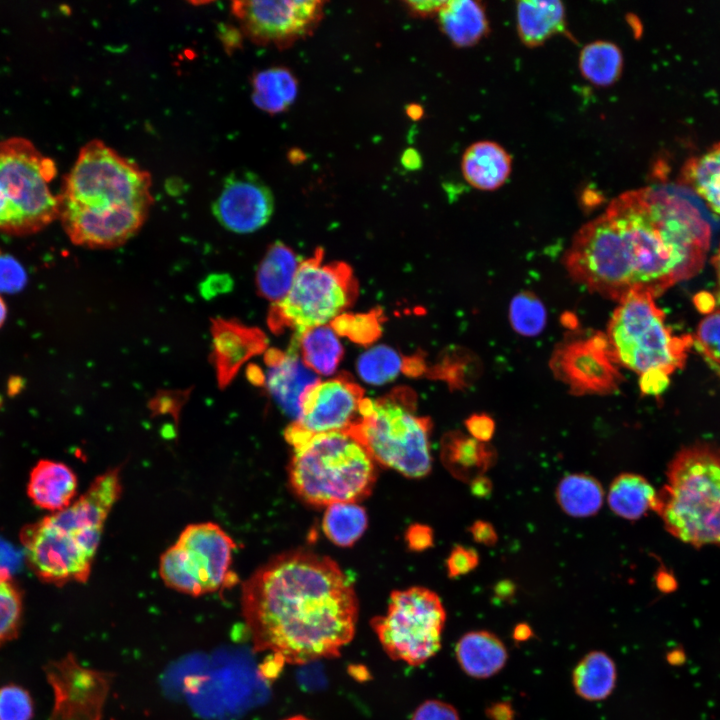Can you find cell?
<instances>
[{"instance_id": "obj_1", "label": "cell", "mask_w": 720, "mask_h": 720, "mask_svg": "<svg viewBox=\"0 0 720 720\" xmlns=\"http://www.w3.org/2000/svg\"><path fill=\"white\" fill-rule=\"evenodd\" d=\"M241 607L254 650L278 664L339 657L358 619L351 580L332 559L303 550L258 568L242 585Z\"/></svg>"}, {"instance_id": "obj_2", "label": "cell", "mask_w": 720, "mask_h": 720, "mask_svg": "<svg viewBox=\"0 0 720 720\" xmlns=\"http://www.w3.org/2000/svg\"><path fill=\"white\" fill-rule=\"evenodd\" d=\"M604 214L631 293L656 298L703 267L711 226L680 187L663 184L625 192Z\"/></svg>"}, {"instance_id": "obj_3", "label": "cell", "mask_w": 720, "mask_h": 720, "mask_svg": "<svg viewBox=\"0 0 720 720\" xmlns=\"http://www.w3.org/2000/svg\"><path fill=\"white\" fill-rule=\"evenodd\" d=\"M151 185L147 171L92 140L64 177L58 218L77 245L119 246L143 225L153 202Z\"/></svg>"}, {"instance_id": "obj_4", "label": "cell", "mask_w": 720, "mask_h": 720, "mask_svg": "<svg viewBox=\"0 0 720 720\" xmlns=\"http://www.w3.org/2000/svg\"><path fill=\"white\" fill-rule=\"evenodd\" d=\"M121 492L120 469H110L65 509L25 525L20 542L31 571L49 584L86 582Z\"/></svg>"}, {"instance_id": "obj_5", "label": "cell", "mask_w": 720, "mask_h": 720, "mask_svg": "<svg viewBox=\"0 0 720 720\" xmlns=\"http://www.w3.org/2000/svg\"><path fill=\"white\" fill-rule=\"evenodd\" d=\"M654 511L680 541L694 547L720 545V453L705 445L681 449L668 467Z\"/></svg>"}, {"instance_id": "obj_6", "label": "cell", "mask_w": 720, "mask_h": 720, "mask_svg": "<svg viewBox=\"0 0 720 720\" xmlns=\"http://www.w3.org/2000/svg\"><path fill=\"white\" fill-rule=\"evenodd\" d=\"M374 462L366 448L348 433L318 434L294 448L289 482L297 496L313 506L355 503L373 489Z\"/></svg>"}, {"instance_id": "obj_7", "label": "cell", "mask_w": 720, "mask_h": 720, "mask_svg": "<svg viewBox=\"0 0 720 720\" xmlns=\"http://www.w3.org/2000/svg\"><path fill=\"white\" fill-rule=\"evenodd\" d=\"M361 420L348 433L374 461L406 477L421 478L431 471L432 421L416 414V395L405 387L361 404Z\"/></svg>"}, {"instance_id": "obj_8", "label": "cell", "mask_w": 720, "mask_h": 720, "mask_svg": "<svg viewBox=\"0 0 720 720\" xmlns=\"http://www.w3.org/2000/svg\"><path fill=\"white\" fill-rule=\"evenodd\" d=\"M55 162L23 137L0 140V233L28 235L59 216Z\"/></svg>"}, {"instance_id": "obj_9", "label": "cell", "mask_w": 720, "mask_h": 720, "mask_svg": "<svg viewBox=\"0 0 720 720\" xmlns=\"http://www.w3.org/2000/svg\"><path fill=\"white\" fill-rule=\"evenodd\" d=\"M654 299L646 292L628 294L614 311L606 337L617 364L640 376L657 372L669 377L685 365L693 338L674 334Z\"/></svg>"}, {"instance_id": "obj_10", "label": "cell", "mask_w": 720, "mask_h": 720, "mask_svg": "<svg viewBox=\"0 0 720 720\" xmlns=\"http://www.w3.org/2000/svg\"><path fill=\"white\" fill-rule=\"evenodd\" d=\"M323 257V249L318 248L300 263L287 295L272 304L267 322L274 333L286 329L301 333L322 326L355 301L358 283L351 267L343 262L324 264Z\"/></svg>"}, {"instance_id": "obj_11", "label": "cell", "mask_w": 720, "mask_h": 720, "mask_svg": "<svg viewBox=\"0 0 720 720\" xmlns=\"http://www.w3.org/2000/svg\"><path fill=\"white\" fill-rule=\"evenodd\" d=\"M237 545L218 524L186 526L160 557L159 574L171 589L201 596L235 585L233 554Z\"/></svg>"}, {"instance_id": "obj_12", "label": "cell", "mask_w": 720, "mask_h": 720, "mask_svg": "<svg viewBox=\"0 0 720 720\" xmlns=\"http://www.w3.org/2000/svg\"><path fill=\"white\" fill-rule=\"evenodd\" d=\"M445 620L439 596L417 586L393 591L386 615L375 616L370 625L392 660L419 666L441 648Z\"/></svg>"}, {"instance_id": "obj_13", "label": "cell", "mask_w": 720, "mask_h": 720, "mask_svg": "<svg viewBox=\"0 0 720 720\" xmlns=\"http://www.w3.org/2000/svg\"><path fill=\"white\" fill-rule=\"evenodd\" d=\"M325 2L233 1L231 11L240 30L258 45L287 48L314 32L324 15Z\"/></svg>"}, {"instance_id": "obj_14", "label": "cell", "mask_w": 720, "mask_h": 720, "mask_svg": "<svg viewBox=\"0 0 720 720\" xmlns=\"http://www.w3.org/2000/svg\"><path fill=\"white\" fill-rule=\"evenodd\" d=\"M550 366L554 376L574 395H608L623 381L606 335L563 343L554 351Z\"/></svg>"}, {"instance_id": "obj_15", "label": "cell", "mask_w": 720, "mask_h": 720, "mask_svg": "<svg viewBox=\"0 0 720 720\" xmlns=\"http://www.w3.org/2000/svg\"><path fill=\"white\" fill-rule=\"evenodd\" d=\"M364 390L347 373L306 388L300 399L298 427L310 436L348 432L362 418Z\"/></svg>"}, {"instance_id": "obj_16", "label": "cell", "mask_w": 720, "mask_h": 720, "mask_svg": "<svg viewBox=\"0 0 720 720\" xmlns=\"http://www.w3.org/2000/svg\"><path fill=\"white\" fill-rule=\"evenodd\" d=\"M212 210L227 230L251 233L270 220L274 198L270 188L256 174L236 171L225 178Z\"/></svg>"}, {"instance_id": "obj_17", "label": "cell", "mask_w": 720, "mask_h": 720, "mask_svg": "<svg viewBox=\"0 0 720 720\" xmlns=\"http://www.w3.org/2000/svg\"><path fill=\"white\" fill-rule=\"evenodd\" d=\"M211 334V361L218 386L222 389L231 383L246 361L264 352L267 347V338L260 329L236 320L213 319Z\"/></svg>"}, {"instance_id": "obj_18", "label": "cell", "mask_w": 720, "mask_h": 720, "mask_svg": "<svg viewBox=\"0 0 720 720\" xmlns=\"http://www.w3.org/2000/svg\"><path fill=\"white\" fill-rule=\"evenodd\" d=\"M264 359L268 366L263 382L266 389L280 408L297 420L300 417L301 396L307 387L320 379L305 366L292 343L287 352L268 350Z\"/></svg>"}, {"instance_id": "obj_19", "label": "cell", "mask_w": 720, "mask_h": 720, "mask_svg": "<svg viewBox=\"0 0 720 720\" xmlns=\"http://www.w3.org/2000/svg\"><path fill=\"white\" fill-rule=\"evenodd\" d=\"M77 487V477L69 466L43 459L35 464L29 474L27 494L34 505L53 513L73 502Z\"/></svg>"}, {"instance_id": "obj_20", "label": "cell", "mask_w": 720, "mask_h": 720, "mask_svg": "<svg viewBox=\"0 0 720 720\" xmlns=\"http://www.w3.org/2000/svg\"><path fill=\"white\" fill-rule=\"evenodd\" d=\"M441 459L456 479L470 483L482 476L497 461L495 448L460 431L446 433L441 441Z\"/></svg>"}, {"instance_id": "obj_21", "label": "cell", "mask_w": 720, "mask_h": 720, "mask_svg": "<svg viewBox=\"0 0 720 720\" xmlns=\"http://www.w3.org/2000/svg\"><path fill=\"white\" fill-rule=\"evenodd\" d=\"M461 169L465 180L474 188L493 191L509 178L512 159L509 153L493 141H479L464 152Z\"/></svg>"}, {"instance_id": "obj_22", "label": "cell", "mask_w": 720, "mask_h": 720, "mask_svg": "<svg viewBox=\"0 0 720 720\" xmlns=\"http://www.w3.org/2000/svg\"><path fill=\"white\" fill-rule=\"evenodd\" d=\"M456 659L471 677L484 679L499 672L506 664L508 653L502 641L488 631H471L456 644Z\"/></svg>"}, {"instance_id": "obj_23", "label": "cell", "mask_w": 720, "mask_h": 720, "mask_svg": "<svg viewBox=\"0 0 720 720\" xmlns=\"http://www.w3.org/2000/svg\"><path fill=\"white\" fill-rule=\"evenodd\" d=\"M441 31L457 47H470L488 32V19L479 1H445L437 14Z\"/></svg>"}, {"instance_id": "obj_24", "label": "cell", "mask_w": 720, "mask_h": 720, "mask_svg": "<svg viewBox=\"0 0 720 720\" xmlns=\"http://www.w3.org/2000/svg\"><path fill=\"white\" fill-rule=\"evenodd\" d=\"M517 29L521 41L534 47L541 45L565 26V8L557 0L519 1L516 7Z\"/></svg>"}, {"instance_id": "obj_25", "label": "cell", "mask_w": 720, "mask_h": 720, "mask_svg": "<svg viewBox=\"0 0 720 720\" xmlns=\"http://www.w3.org/2000/svg\"><path fill=\"white\" fill-rule=\"evenodd\" d=\"M300 266L296 253L284 243L276 241L265 253L256 272V287L260 296L273 303L289 292Z\"/></svg>"}, {"instance_id": "obj_26", "label": "cell", "mask_w": 720, "mask_h": 720, "mask_svg": "<svg viewBox=\"0 0 720 720\" xmlns=\"http://www.w3.org/2000/svg\"><path fill=\"white\" fill-rule=\"evenodd\" d=\"M292 344L302 362L316 374L328 376L338 367L344 349L331 326H318L295 333Z\"/></svg>"}, {"instance_id": "obj_27", "label": "cell", "mask_w": 720, "mask_h": 720, "mask_svg": "<svg viewBox=\"0 0 720 720\" xmlns=\"http://www.w3.org/2000/svg\"><path fill=\"white\" fill-rule=\"evenodd\" d=\"M608 504L616 515L635 521L655 510L657 492L643 476L622 473L610 485Z\"/></svg>"}, {"instance_id": "obj_28", "label": "cell", "mask_w": 720, "mask_h": 720, "mask_svg": "<svg viewBox=\"0 0 720 720\" xmlns=\"http://www.w3.org/2000/svg\"><path fill=\"white\" fill-rule=\"evenodd\" d=\"M253 103L264 112L278 114L295 101L298 81L286 67H271L258 71L252 78Z\"/></svg>"}, {"instance_id": "obj_29", "label": "cell", "mask_w": 720, "mask_h": 720, "mask_svg": "<svg viewBox=\"0 0 720 720\" xmlns=\"http://www.w3.org/2000/svg\"><path fill=\"white\" fill-rule=\"evenodd\" d=\"M572 682L578 696L589 701L603 700L615 688V663L606 653L592 651L576 665Z\"/></svg>"}, {"instance_id": "obj_30", "label": "cell", "mask_w": 720, "mask_h": 720, "mask_svg": "<svg viewBox=\"0 0 720 720\" xmlns=\"http://www.w3.org/2000/svg\"><path fill=\"white\" fill-rule=\"evenodd\" d=\"M682 173L686 184L720 217V143L689 159Z\"/></svg>"}, {"instance_id": "obj_31", "label": "cell", "mask_w": 720, "mask_h": 720, "mask_svg": "<svg viewBox=\"0 0 720 720\" xmlns=\"http://www.w3.org/2000/svg\"><path fill=\"white\" fill-rule=\"evenodd\" d=\"M561 509L573 517H589L596 514L604 499L600 482L586 474H569L562 478L556 489Z\"/></svg>"}, {"instance_id": "obj_32", "label": "cell", "mask_w": 720, "mask_h": 720, "mask_svg": "<svg viewBox=\"0 0 720 720\" xmlns=\"http://www.w3.org/2000/svg\"><path fill=\"white\" fill-rule=\"evenodd\" d=\"M579 69L583 77L596 86L615 83L623 69L620 48L609 41L597 40L583 47L579 55Z\"/></svg>"}, {"instance_id": "obj_33", "label": "cell", "mask_w": 720, "mask_h": 720, "mask_svg": "<svg viewBox=\"0 0 720 720\" xmlns=\"http://www.w3.org/2000/svg\"><path fill=\"white\" fill-rule=\"evenodd\" d=\"M368 518L363 507L352 502H340L327 506L322 527L334 544L342 547L353 545L367 528Z\"/></svg>"}, {"instance_id": "obj_34", "label": "cell", "mask_w": 720, "mask_h": 720, "mask_svg": "<svg viewBox=\"0 0 720 720\" xmlns=\"http://www.w3.org/2000/svg\"><path fill=\"white\" fill-rule=\"evenodd\" d=\"M407 359L387 345L374 346L360 355L357 371L361 379L371 385H382L405 371Z\"/></svg>"}, {"instance_id": "obj_35", "label": "cell", "mask_w": 720, "mask_h": 720, "mask_svg": "<svg viewBox=\"0 0 720 720\" xmlns=\"http://www.w3.org/2000/svg\"><path fill=\"white\" fill-rule=\"evenodd\" d=\"M546 309L542 301L530 291L515 295L509 307L512 328L522 336H536L546 324Z\"/></svg>"}, {"instance_id": "obj_36", "label": "cell", "mask_w": 720, "mask_h": 720, "mask_svg": "<svg viewBox=\"0 0 720 720\" xmlns=\"http://www.w3.org/2000/svg\"><path fill=\"white\" fill-rule=\"evenodd\" d=\"M21 617V592L9 571L0 567V646L16 636Z\"/></svg>"}, {"instance_id": "obj_37", "label": "cell", "mask_w": 720, "mask_h": 720, "mask_svg": "<svg viewBox=\"0 0 720 720\" xmlns=\"http://www.w3.org/2000/svg\"><path fill=\"white\" fill-rule=\"evenodd\" d=\"M382 319V313L378 309L355 315L344 313L332 320L330 326L336 334L348 337L357 344L367 345L381 335Z\"/></svg>"}, {"instance_id": "obj_38", "label": "cell", "mask_w": 720, "mask_h": 720, "mask_svg": "<svg viewBox=\"0 0 720 720\" xmlns=\"http://www.w3.org/2000/svg\"><path fill=\"white\" fill-rule=\"evenodd\" d=\"M693 344L715 365H720V310L712 311L699 323Z\"/></svg>"}, {"instance_id": "obj_39", "label": "cell", "mask_w": 720, "mask_h": 720, "mask_svg": "<svg viewBox=\"0 0 720 720\" xmlns=\"http://www.w3.org/2000/svg\"><path fill=\"white\" fill-rule=\"evenodd\" d=\"M33 702L29 693L20 686L0 688V720H31Z\"/></svg>"}, {"instance_id": "obj_40", "label": "cell", "mask_w": 720, "mask_h": 720, "mask_svg": "<svg viewBox=\"0 0 720 720\" xmlns=\"http://www.w3.org/2000/svg\"><path fill=\"white\" fill-rule=\"evenodd\" d=\"M479 564V556L474 549L455 546L446 562L448 576L455 578L474 570Z\"/></svg>"}, {"instance_id": "obj_41", "label": "cell", "mask_w": 720, "mask_h": 720, "mask_svg": "<svg viewBox=\"0 0 720 720\" xmlns=\"http://www.w3.org/2000/svg\"><path fill=\"white\" fill-rule=\"evenodd\" d=\"M411 720H460V718L452 705L433 699L419 705Z\"/></svg>"}, {"instance_id": "obj_42", "label": "cell", "mask_w": 720, "mask_h": 720, "mask_svg": "<svg viewBox=\"0 0 720 720\" xmlns=\"http://www.w3.org/2000/svg\"><path fill=\"white\" fill-rule=\"evenodd\" d=\"M24 271L12 258L0 256V290H16L24 283Z\"/></svg>"}, {"instance_id": "obj_43", "label": "cell", "mask_w": 720, "mask_h": 720, "mask_svg": "<svg viewBox=\"0 0 720 720\" xmlns=\"http://www.w3.org/2000/svg\"><path fill=\"white\" fill-rule=\"evenodd\" d=\"M465 426L471 437L475 440L487 443L495 432V422L487 414H473L465 420Z\"/></svg>"}, {"instance_id": "obj_44", "label": "cell", "mask_w": 720, "mask_h": 720, "mask_svg": "<svg viewBox=\"0 0 720 720\" xmlns=\"http://www.w3.org/2000/svg\"><path fill=\"white\" fill-rule=\"evenodd\" d=\"M408 547L413 551H423L433 544L432 529L426 525L414 524L406 531Z\"/></svg>"}, {"instance_id": "obj_45", "label": "cell", "mask_w": 720, "mask_h": 720, "mask_svg": "<svg viewBox=\"0 0 720 720\" xmlns=\"http://www.w3.org/2000/svg\"><path fill=\"white\" fill-rule=\"evenodd\" d=\"M669 385V377L657 373L651 372L640 376L639 386L642 394L658 396L662 394Z\"/></svg>"}, {"instance_id": "obj_46", "label": "cell", "mask_w": 720, "mask_h": 720, "mask_svg": "<svg viewBox=\"0 0 720 720\" xmlns=\"http://www.w3.org/2000/svg\"><path fill=\"white\" fill-rule=\"evenodd\" d=\"M475 542L485 546H494L498 540L493 525L483 520L475 521L469 528Z\"/></svg>"}, {"instance_id": "obj_47", "label": "cell", "mask_w": 720, "mask_h": 720, "mask_svg": "<svg viewBox=\"0 0 720 720\" xmlns=\"http://www.w3.org/2000/svg\"><path fill=\"white\" fill-rule=\"evenodd\" d=\"M445 1H404L403 4L408 12L414 17H429L437 15Z\"/></svg>"}, {"instance_id": "obj_48", "label": "cell", "mask_w": 720, "mask_h": 720, "mask_svg": "<svg viewBox=\"0 0 720 720\" xmlns=\"http://www.w3.org/2000/svg\"><path fill=\"white\" fill-rule=\"evenodd\" d=\"M486 714L491 720H514V711L509 703L498 702L490 705Z\"/></svg>"}, {"instance_id": "obj_49", "label": "cell", "mask_w": 720, "mask_h": 720, "mask_svg": "<svg viewBox=\"0 0 720 720\" xmlns=\"http://www.w3.org/2000/svg\"><path fill=\"white\" fill-rule=\"evenodd\" d=\"M471 493L479 498H487L490 496L493 485L491 480L485 475L476 477L470 482Z\"/></svg>"}, {"instance_id": "obj_50", "label": "cell", "mask_w": 720, "mask_h": 720, "mask_svg": "<svg viewBox=\"0 0 720 720\" xmlns=\"http://www.w3.org/2000/svg\"><path fill=\"white\" fill-rule=\"evenodd\" d=\"M655 581L657 588L663 593H671L677 588L676 579L672 574L665 570L657 572Z\"/></svg>"}, {"instance_id": "obj_51", "label": "cell", "mask_w": 720, "mask_h": 720, "mask_svg": "<svg viewBox=\"0 0 720 720\" xmlns=\"http://www.w3.org/2000/svg\"><path fill=\"white\" fill-rule=\"evenodd\" d=\"M666 662L673 667H681L687 662V654L683 645L678 644L667 651Z\"/></svg>"}, {"instance_id": "obj_52", "label": "cell", "mask_w": 720, "mask_h": 720, "mask_svg": "<svg viewBox=\"0 0 720 720\" xmlns=\"http://www.w3.org/2000/svg\"><path fill=\"white\" fill-rule=\"evenodd\" d=\"M494 594L502 601L509 600L515 594V584L510 580H502L494 586Z\"/></svg>"}, {"instance_id": "obj_53", "label": "cell", "mask_w": 720, "mask_h": 720, "mask_svg": "<svg viewBox=\"0 0 720 720\" xmlns=\"http://www.w3.org/2000/svg\"><path fill=\"white\" fill-rule=\"evenodd\" d=\"M402 164L406 169L415 170L421 166V158L414 149L406 150L402 155Z\"/></svg>"}, {"instance_id": "obj_54", "label": "cell", "mask_w": 720, "mask_h": 720, "mask_svg": "<svg viewBox=\"0 0 720 720\" xmlns=\"http://www.w3.org/2000/svg\"><path fill=\"white\" fill-rule=\"evenodd\" d=\"M532 636V630L526 623L518 624L513 631V638L517 642H524Z\"/></svg>"}, {"instance_id": "obj_55", "label": "cell", "mask_w": 720, "mask_h": 720, "mask_svg": "<svg viewBox=\"0 0 720 720\" xmlns=\"http://www.w3.org/2000/svg\"><path fill=\"white\" fill-rule=\"evenodd\" d=\"M406 113L413 120H418L423 116V108L418 104H410L407 106Z\"/></svg>"}, {"instance_id": "obj_56", "label": "cell", "mask_w": 720, "mask_h": 720, "mask_svg": "<svg viewBox=\"0 0 720 720\" xmlns=\"http://www.w3.org/2000/svg\"><path fill=\"white\" fill-rule=\"evenodd\" d=\"M713 265L715 268L716 278H717V298L720 302V246L713 258Z\"/></svg>"}, {"instance_id": "obj_57", "label": "cell", "mask_w": 720, "mask_h": 720, "mask_svg": "<svg viewBox=\"0 0 720 720\" xmlns=\"http://www.w3.org/2000/svg\"><path fill=\"white\" fill-rule=\"evenodd\" d=\"M7 316V306L3 298L0 296V328L4 324Z\"/></svg>"}, {"instance_id": "obj_58", "label": "cell", "mask_w": 720, "mask_h": 720, "mask_svg": "<svg viewBox=\"0 0 720 720\" xmlns=\"http://www.w3.org/2000/svg\"><path fill=\"white\" fill-rule=\"evenodd\" d=\"M283 720H312V719H310V718H308V717H306V716H304V715H294V716H290V717H288V718H285V719H283Z\"/></svg>"}]
</instances>
